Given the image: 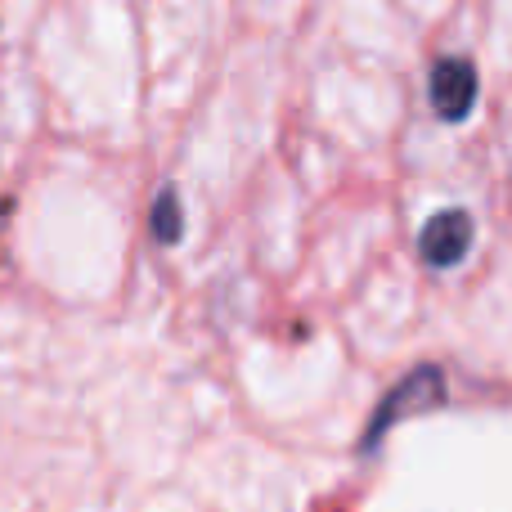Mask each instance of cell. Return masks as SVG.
Wrapping results in <instances>:
<instances>
[{"instance_id":"cell-3","label":"cell","mask_w":512,"mask_h":512,"mask_svg":"<svg viewBox=\"0 0 512 512\" xmlns=\"http://www.w3.org/2000/svg\"><path fill=\"white\" fill-rule=\"evenodd\" d=\"M432 104L445 122H459L477 104V68L468 59H441L432 72Z\"/></svg>"},{"instance_id":"cell-2","label":"cell","mask_w":512,"mask_h":512,"mask_svg":"<svg viewBox=\"0 0 512 512\" xmlns=\"http://www.w3.org/2000/svg\"><path fill=\"white\" fill-rule=\"evenodd\" d=\"M472 239H477V225H472V216L459 212V207H450V212H436L432 221L423 225V234H418V252H423L427 265H436V270H450V265H459L463 256H468Z\"/></svg>"},{"instance_id":"cell-1","label":"cell","mask_w":512,"mask_h":512,"mask_svg":"<svg viewBox=\"0 0 512 512\" xmlns=\"http://www.w3.org/2000/svg\"><path fill=\"white\" fill-rule=\"evenodd\" d=\"M445 400V382H441V373L427 364V369H414L405 382H396V387L387 391V400L378 405V414L369 418V427H364V441H360V450L369 454L373 445L382 441V436L391 432V427L400 423V418H409V414H427V409H436Z\"/></svg>"},{"instance_id":"cell-4","label":"cell","mask_w":512,"mask_h":512,"mask_svg":"<svg viewBox=\"0 0 512 512\" xmlns=\"http://www.w3.org/2000/svg\"><path fill=\"white\" fill-rule=\"evenodd\" d=\"M153 234L162 243H176L180 239V203H176V189H162L158 203H153Z\"/></svg>"}]
</instances>
